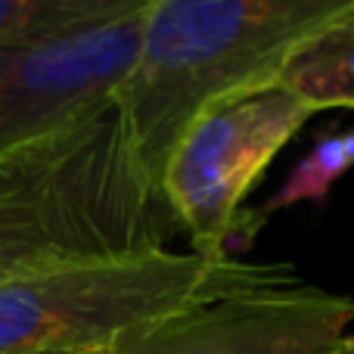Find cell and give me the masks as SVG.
<instances>
[{"label": "cell", "instance_id": "8", "mask_svg": "<svg viewBox=\"0 0 354 354\" xmlns=\"http://www.w3.org/2000/svg\"><path fill=\"white\" fill-rule=\"evenodd\" d=\"M137 0H0V53L97 28Z\"/></svg>", "mask_w": 354, "mask_h": 354}, {"label": "cell", "instance_id": "11", "mask_svg": "<svg viewBox=\"0 0 354 354\" xmlns=\"http://www.w3.org/2000/svg\"><path fill=\"white\" fill-rule=\"evenodd\" d=\"M47 354H112V351H47Z\"/></svg>", "mask_w": 354, "mask_h": 354}, {"label": "cell", "instance_id": "7", "mask_svg": "<svg viewBox=\"0 0 354 354\" xmlns=\"http://www.w3.org/2000/svg\"><path fill=\"white\" fill-rule=\"evenodd\" d=\"M280 87L314 109H354V12L320 31L292 56Z\"/></svg>", "mask_w": 354, "mask_h": 354}, {"label": "cell", "instance_id": "10", "mask_svg": "<svg viewBox=\"0 0 354 354\" xmlns=\"http://www.w3.org/2000/svg\"><path fill=\"white\" fill-rule=\"evenodd\" d=\"M333 354H354V336H348V339H345V342L339 345V348L333 351Z\"/></svg>", "mask_w": 354, "mask_h": 354}, {"label": "cell", "instance_id": "6", "mask_svg": "<svg viewBox=\"0 0 354 354\" xmlns=\"http://www.w3.org/2000/svg\"><path fill=\"white\" fill-rule=\"evenodd\" d=\"M351 324L354 299L295 280L174 314L112 354H333Z\"/></svg>", "mask_w": 354, "mask_h": 354}, {"label": "cell", "instance_id": "3", "mask_svg": "<svg viewBox=\"0 0 354 354\" xmlns=\"http://www.w3.org/2000/svg\"><path fill=\"white\" fill-rule=\"evenodd\" d=\"M295 280L289 264L174 249L12 277L0 283V354L112 351L174 314Z\"/></svg>", "mask_w": 354, "mask_h": 354}, {"label": "cell", "instance_id": "4", "mask_svg": "<svg viewBox=\"0 0 354 354\" xmlns=\"http://www.w3.org/2000/svg\"><path fill=\"white\" fill-rule=\"evenodd\" d=\"M286 87L249 93L202 115L168 159L162 193L196 255L230 258V245L258 230L261 214L243 199L277 153L314 115Z\"/></svg>", "mask_w": 354, "mask_h": 354}, {"label": "cell", "instance_id": "5", "mask_svg": "<svg viewBox=\"0 0 354 354\" xmlns=\"http://www.w3.org/2000/svg\"><path fill=\"white\" fill-rule=\"evenodd\" d=\"M153 0L97 28L0 53V153L66 131L115 103Z\"/></svg>", "mask_w": 354, "mask_h": 354}, {"label": "cell", "instance_id": "2", "mask_svg": "<svg viewBox=\"0 0 354 354\" xmlns=\"http://www.w3.org/2000/svg\"><path fill=\"white\" fill-rule=\"evenodd\" d=\"M177 233L180 221L143 174L118 103L0 153V283L162 252Z\"/></svg>", "mask_w": 354, "mask_h": 354}, {"label": "cell", "instance_id": "1", "mask_svg": "<svg viewBox=\"0 0 354 354\" xmlns=\"http://www.w3.org/2000/svg\"><path fill=\"white\" fill-rule=\"evenodd\" d=\"M348 12L354 0H153L115 91L143 174L162 189L168 159L202 115L277 87L292 56Z\"/></svg>", "mask_w": 354, "mask_h": 354}, {"label": "cell", "instance_id": "9", "mask_svg": "<svg viewBox=\"0 0 354 354\" xmlns=\"http://www.w3.org/2000/svg\"><path fill=\"white\" fill-rule=\"evenodd\" d=\"M354 168V131L326 134L311 147V153L289 171L286 183L268 199L261 214L280 212L295 202H320L333 189V183Z\"/></svg>", "mask_w": 354, "mask_h": 354}]
</instances>
